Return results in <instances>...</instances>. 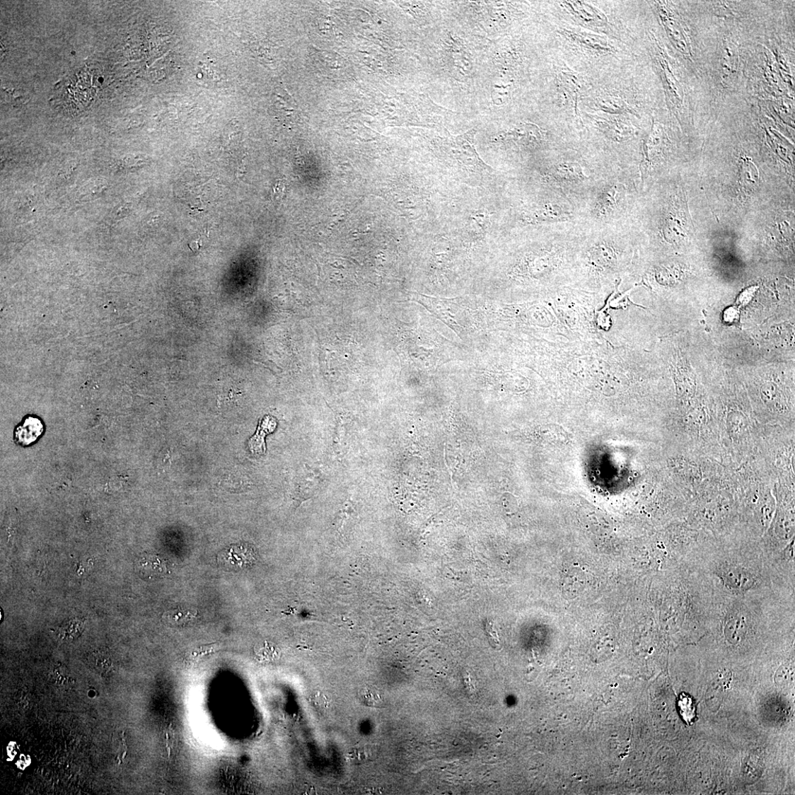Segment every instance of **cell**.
I'll use <instances>...</instances> for the list:
<instances>
[{
    "label": "cell",
    "mask_w": 795,
    "mask_h": 795,
    "mask_svg": "<svg viewBox=\"0 0 795 795\" xmlns=\"http://www.w3.org/2000/svg\"><path fill=\"white\" fill-rule=\"evenodd\" d=\"M165 616L170 623L182 625L194 619L196 612L191 609H177L167 613Z\"/></svg>",
    "instance_id": "13"
},
{
    "label": "cell",
    "mask_w": 795,
    "mask_h": 795,
    "mask_svg": "<svg viewBox=\"0 0 795 795\" xmlns=\"http://www.w3.org/2000/svg\"><path fill=\"white\" fill-rule=\"evenodd\" d=\"M358 697L365 706L378 708L383 703L382 698L378 693L371 688H364L358 692Z\"/></svg>",
    "instance_id": "14"
},
{
    "label": "cell",
    "mask_w": 795,
    "mask_h": 795,
    "mask_svg": "<svg viewBox=\"0 0 795 795\" xmlns=\"http://www.w3.org/2000/svg\"><path fill=\"white\" fill-rule=\"evenodd\" d=\"M313 706L318 709H327L330 707V700L326 695L318 692L311 697Z\"/></svg>",
    "instance_id": "18"
},
{
    "label": "cell",
    "mask_w": 795,
    "mask_h": 795,
    "mask_svg": "<svg viewBox=\"0 0 795 795\" xmlns=\"http://www.w3.org/2000/svg\"><path fill=\"white\" fill-rule=\"evenodd\" d=\"M219 561L228 569H243L257 561V553L248 545H235L221 553Z\"/></svg>",
    "instance_id": "7"
},
{
    "label": "cell",
    "mask_w": 795,
    "mask_h": 795,
    "mask_svg": "<svg viewBox=\"0 0 795 795\" xmlns=\"http://www.w3.org/2000/svg\"><path fill=\"white\" fill-rule=\"evenodd\" d=\"M741 176L750 184L756 182L758 178V170L753 162L748 158H744L741 167Z\"/></svg>",
    "instance_id": "17"
},
{
    "label": "cell",
    "mask_w": 795,
    "mask_h": 795,
    "mask_svg": "<svg viewBox=\"0 0 795 795\" xmlns=\"http://www.w3.org/2000/svg\"><path fill=\"white\" fill-rule=\"evenodd\" d=\"M794 678V668L791 663L783 664L776 672L774 680L777 685L786 686L790 684Z\"/></svg>",
    "instance_id": "15"
},
{
    "label": "cell",
    "mask_w": 795,
    "mask_h": 795,
    "mask_svg": "<svg viewBox=\"0 0 795 795\" xmlns=\"http://www.w3.org/2000/svg\"><path fill=\"white\" fill-rule=\"evenodd\" d=\"M624 197V187L620 184L611 182L604 186L596 195L593 214L595 218L604 220L611 218L620 209Z\"/></svg>",
    "instance_id": "6"
},
{
    "label": "cell",
    "mask_w": 795,
    "mask_h": 795,
    "mask_svg": "<svg viewBox=\"0 0 795 795\" xmlns=\"http://www.w3.org/2000/svg\"><path fill=\"white\" fill-rule=\"evenodd\" d=\"M610 239H601L594 243L588 250L590 262L595 266L608 267L616 262V245Z\"/></svg>",
    "instance_id": "9"
},
{
    "label": "cell",
    "mask_w": 795,
    "mask_h": 795,
    "mask_svg": "<svg viewBox=\"0 0 795 795\" xmlns=\"http://www.w3.org/2000/svg\"><path fill=\"white\" fill-rule=\"evenodd\" d=\"M276 419L266 415L259 423L257 433L252 437L248 443V447L253 454L262 455L265 453V439L269 434L272 433L277 428Z\"/></svg>",
    "instance_id": "12"
},
{
    "label": "cell",
    "mask_w": 795,
    "mask_h": 795,
    "mask_svg": "<svg viewBox=\"0 0 795 795\" xmlns=\"http://www.w3.org/2000/svg\"><path fill=\"white\" fill-rule=\"evenodd\" d=\"M476 129L458 136L448 133L434 139L432 144L442 156L455 161L461 169L480 175L491 173L492 168L480 158L476 149Z\"/></svg>",
    "instance_id": "2"
},
{
    "label": "cell",
    "mask_w": 795,
    "mask_h": 795,
    "mask_svg": "<svg viewBox=\"0 0 795 795\" xmlns=\"http://www.w3.org/2000/svg\"><path fill=\"white\" fill-rule=\"evenodd\" d=\"M490 226L489 214L481 211L473 212L465 225V239L472 243L482 241Z\"/></svg>",
    "instance_id": "10"
},
{
    "label": "cell",
    "mask_w": 795,
    "mask_h": 795,
    "mask_svg": "<svg viewBox=\"0 0 795 795\" xmlns=\"http://www.w3.org/2000/svg\"><path fill=\"white\" fill-rule=\"evenodd\" d=\"M572 218V212L567 205L550 202L528 208L522 214V220L528 224H545L567 222Z\"/></svg>",
    "instance_id": "5"
},
{
    "label": "cell",
    "mask_w": 795,
    "mask_h": 795,
    "mask_svg": "<svg viewBox=\"0 0 795 795\" xmlns=\"http://www.w3.org/2000/svg\"><path fill=\"white\" fill-rule=\"evenodd\" d=\"M680 698L679 706L681 714L686 721L691 722L695 716L693 701L690 697L685 694H682Z\"/></svg>",
    "instance_id": "16"
},
{
    "label": "cell",
    "mask_w": 795,
    "mask_h": 795,
    "mask_svg": "<svg viewBox=\"0 0 795 795\" xmlns=\"http://www.w3.org/2000/svg\"><path fill=\"white\" fill-rule=\"evenodd\" d=\"M733 48H731L730 47H727L725 50V58L724 59V62H722V67H724V71H728L729 72L734 71V68H733L734 66H735L734 65L735 64V62H734L735 57H736V56H734L733 58H731V57L732 56V54L735 52V51H733Z\"/></svg>",
    "instance_id": "19"
},
{
    "label": "cell",
    "mask_w": 795,
    "mask_h": 795,
    "mask_svg": "<svg viewBox=\"0 0 795 795\" xmlns=\"http://www.w3.org/2000/svg\"><path fill=\"white\" fill-rule=\"evenodd\" d=\"M688 567L715 595L744 596L787 588L761 551H695Z\"/></svg>",
    "instance_id": "1"
},
{
    "label": "cell",
    "mask_w": 795,
    "mask_h": 795,
    "mask_svg": "<svg viewBox=\"0 0 795 795\" xmlns=\"http://www.w3.org/2000/svg\"><path fill=\"white\" fill-rule=\"evenodd\" d=\"M444 57L449 71L456 79L471 77L474 68L472 55L460 40L451 36L446 39Z\"/></svg>",
    "instance_id": "4"
},
{
    "label": "cell",
    "mask_w": 795,
    "mask_h": 795,
    "mask_svg": "<svg viewBox=\"0 0 795 795\" xmlns=\"http://www.w3.org/2000/svg\"><path fill=\"white\" fill-rule=\"evenodd\" d=\"M44 431V425L41 419L34 415H28L22 425L15 431V441L18 444L29 446L37 440Z\"/></svg>",
    "instance_id": "11"
},
{
    "label": "cell",
    "mask_w": 795,
    "mask_h": 795,
    "mask_svg": "<svg viewBox=\"0 0 795 795\" xmlns=\"http://www.w3.org/2000/svg\"><path fill=\"white\" fill-rule=\"evenodd\" d=\"M550 176L555 182L562 185L579 184L591 178L585 168L576 162H564L554 167Z\"/></svg>",
    "instance_id": "8"
},
{
    "label": "cell",
    "mask_w": 795,
    "mask_h": 795,
    "mask_svg": "<svg viewBox=\"0 0 795 795\" xmlns=\"http://www.w3.org/2000/svg\"><path fill=\"white\" fill-rule=\"evenodd\" d=\"M543 140L538 126L533 123H521L504 131L492 139L494 144L518 149H533Z\"/></svg>",
    "instance_id": "3"
}]
</instances>
